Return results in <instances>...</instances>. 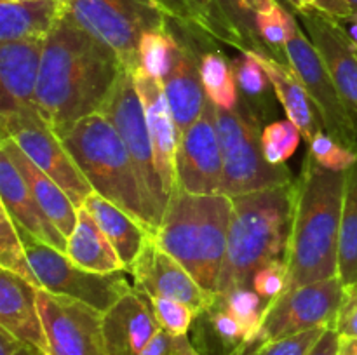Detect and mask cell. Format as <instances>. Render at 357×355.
I'll return each mask as SVG.
<instances>
[{
    "label": "cell",
    "mask_w": 357,
    "mask_h": 355,
    "mask_svg": "<svg viewBox=\"0 0 357 355\" xmlns=\"http://www.w3.org/2000/svg\"><path fill=\"white\" fill-rule=\"evenodd\" d=\"M122 70L108 45L63 14L44 42L38 113L63 138L77 122L100 111Z\"/></svg>",
    "instance_id": "cell-1"
},
{
    "label": "cell",
    "mask_w": 357,
    "mask_h": 355,
    "mask_svg": "<svg viewBox=\"0 0 357 355\" xmlns=\"http://www.w3.org/2000/svg\"><path fill=\"white\" fill-rule=\"evenodd\" d=\"M345 173L324 169L307 153L296 180L286 291L338 274Z\"/></svg>",
    "instance_id": "cell-2"
},
{
    "label": "cell",
    "mask_w": 357,
    "mask_h": 355,
    "mask_svg": "<svg viewBox=\"0 0 357 355\" xmlns=\"http://www.w3.org/2000/svg\"><path fill=\"white\" fill-rule=\"evenodd\" d=\"M296 181L284 187L232 197L227 253L216 294L251 285L258 268L288 261Z\"/></svg>",
    "instance_id": "cell-3"
},
{
    "label": "cell",
    "mask_w": 357,
    "mask_h": 355,
    "mask_svg": "<svg viewBox=\"0 0 357 355\" xmlns=\"http://www.w3.org/2000/svg\"><path fill=\"white\" fill-rule=\"evenodd\" d=\"M232 209V197L225 194L194 195L174 187L153 233L157 244L209 292L218 289Z\"/></svg>",
    "instance_id": "cell-4"
},
{
    "label": "cell",
    "mask_w": 357,
    "mask_h": 355,
    "mask_svg": "<svg viewBox=\"0 0 357 355\" xmlns=\"http://www.w3.org/2000/svg\"><path fill=\"white\" fill-rule=\"evenodd\" d=\"M61 139L93 190L155 233L132 160L112 122L93 113L77 122Z\"/></svg>",
    "instance_id": "cell-5"
},
{
    "label": "cell",
    "mask_w": 357,
    "mask_h": 355,
    "mask_svg": "<svg viewBox=\"0 0 357 355\" xmlns=\"http://www.w3.org/2000/svg\"><path fill=\"white\" fill-rule=\"evenodd\" d=\"M216 108V106H215ZM216 131L223 157V194L229 197L293 183L286 164L272 166L261 148L260 118L246 110L216 108Z\"/></svg>",
    "instance_id": "cell-6"
},
{
    "label": "cell",
    "mask_w": 357,
    "mask_h": 355,
    "mask_svg": "<svg viewBox=\"0 0 357 355\" xmlns=\"http://www.w3.org/2000/svg\"><path fill=\"white\" fill-rule=\"evenodd\" d=\"M63 14L112 49L128 72L139 68L138 49L146 31L160 30L167 16L153 0H61Z\"/></svg>",
    "instance_id": "cell-7"
},
{
    "label": "cell",
    "mask_w": 357,
    "mask_h": 355,
    "mask_svg": "<svg viewBox=\"0 0 357 355\" xmlns=\"http://www.w3.org/2000/svg\"><path fill=\"white\" fill-rule=\"evenodd\" d=\"M98 113L112 122V125L117 129L119 136L124 141L126 150L135 166L136 176H138L146 212H149L157 232L160 221H162L164 211L167 207V202H169V195L166 194V188H164L159 171L155 167L145 108H143L142 97L136 89L131 72L122 70L114 89L110 90L107 101Z\"/></svg>",
    "instance_id": "cell-8"
},
{
    "label": "cell",
    "mask_w": 357,
    "mask_h": 355,
    "mask_svg": "<svg viewBox=\"0 0 357 355\" xmlns=\"http://www.w3.org/2000/svg\"><path fill=\"white\" fill-rule=\"evenodd\" d=\"M14 226L23 240L28 261L40 289L86 303L101 313L112 308L132 289L126 278V271L94 274L84 270L77 267L66 253L54 249L17 223H14Z\"/></svg>",
    "instance_id": "cell-9"
},
{
    "label": "cell",
    "mask_w": 357,
    "mask_h": 355,
    "mask_svg": "<svg viewBox=\"0 0 357 355\" xmlns=\"http://www.w3.org/2000/svg\"><path fill=\"white\" fill-rule=\"evenodd\" d=\"M0 122L2 136L13 139L38 169L66 191L77 207H82L86 198L94 191L93 187L70 155L63 139L38 110L6 111L0 113Z\"/></svg>",
    "instance_id": "cell-10"
},
{
    "label": "cell",
    "mask_w": 357,
    "mask_h": 355,
    "mask_svg": "<svg viewBox=\"0 0 357 355\" xmlns=\"http://www.w3.org/2000/svg\"><path fill=\"white\" fill-rule=\"evenodd\" d=\"M342 294L344 282L338 275L286 291L265 310L257 340L265 343L314 327H335Z\"/></svg>",
    "instance_id": "cell-11"
},
{
    "label": "cell",
    "mask_w": 357,
    "mask_h": 355,
    "mask_svg": "<svg viewBox=\"0 0 357 355\" xmlns=\"http://www.w3.org/2000/svg\"><path fill=\"white\" fill-rule=\"evenodd\" d=\"M286 54L291 68L305 86L324 131L349 150L357 152V122L302 26L296 28L289 38Z\"/></svg>",
    "instance_id": "cell-12"
},
{
    "label": "cell",
    "mask_w": 357,
    "mask_h": 355,
    "mask_svg": "<svg viewBox=\"0 0 357 355\" xmlns=\"http://www.w3.org/2000/svg\"><path fill=\"white\" fill-rule=\"evenodd\" d=\"M167 26L173 33L174 47L169 72L162 79V84L180 139V136L197 120L204 108L206 93L201 79V58L204 49L199 44H202L209 35L169 17Z\"/></svg>",
    "instance_id": "cell-13"
},
{
    "label": "cell",
    "mask_w": 357,
    "mask_h": 355,
    "mask_svg": "<svg viewBox=\"0 0 357 355\" xmlns=\"http://www.w3.org/2000/svg\"><path fill=\"white\" fill-rule=\"evenodd\" d=\"M37 303L51 355H108L101 327L103 313L45 289L37 291Z\"/></svg>",
    "instance_id": "cell-14"
},
{
    "label": "cell",
    "mask_w": 357,
    "mask_h": 355,
    "mask_svg": "<svg viewBox=\"0 0 357 355\" xmlns=\"http://www.w3.org/2000/svg\"><path fill=\"white\" fill-rule=\"evenodd\" d=\"M176 187L194 195L223 194V157L216 131V108L208 96L197 120L178 139Z\"/></svg>",
    "instance_id": "cell-15"
},
{
    "label": "cell",
    "mask_w": 357,
    "mask_h": 355,
    "mask_svg": "<svg viewBox=\"0 0 357 355\" xmlns=\"http://www.w3.org/2000/svg\"><path fill=\"white\" fill-rule=\"evenodd\" d=\"M131 275L135 277L136 289L143 291L146 296L178 299L190 306L195 315L209 308L216 298V292H209L201 287V284L188 274L187 268L157 244L153 233L139 253Z\"/></svg>",
    "instance_id": "cell-16"
},
{
    "label": "cell",
    "mask_w": 357,
    "mask_h": 355,
    "mask_svg": "<svg viewBox=\"0 0 357 355\" xmlns=\"http://www.w3.org/2000/svg\"><path fill=\"white\" fill-rule=\"evenodd\" d=\"M300 21L305 26L310 42L323 59L338 93L344 97L357 122V49L342 24L319 14H303Z\"/></svg>",
    "instance_id": "cell-17"
},
{
    "label": "cell",
    "mask_w": 357,
    "mask_h": 355,
    "mask_svg": "<svg viewBox=\"0 0 357 355\" xmlns=\"http://www.w3.org/2000/svg\"><path fill=\"white\" fill-rule=\"evenodd\" d=\"M108 355H142L160 331L149 296L132 287L101 315Z\"/></svg>",
    "instance_id": "cell-18"
},
{
    "label": "cell",
    "mask_w": 357,
    "mask_h": 355,
    "mask_svg": "<svg viewBox=\"0 0 357 355\" xmlns=\"http://www.w3.org/2000/svg\"><path fill=\"white\" fill-rule=\"evenodd\" d=\"M135 86L142 97L145 108L146 124H149L150 139L155 157V167L162 180L166 194H173L176 187V152H178V131L174 124L173 111L167 103L166 90L160 79L146 75L142 70L132 73Z\"/></svg>",
    "instance_id": "cell-19"
},
{
    "label": "cell",
    "mask_w": 357,
    "mask_h": 355,
    "mask_svg": "<svg viewBox=\"0 0 357 355\" xmlns=\"http://www.w3.org/2000/svg\"><path fill=\"white\" fill-rule=\"evenodd\" d=\"M45 40L0 42V113L38 110L37 86Z\"/></svg>",
    "instance_id": "cell-20"
},
{
    "label": "cell",
    "mask_w": 357,
    "mask_h": 355,
    "mask_svg": "<svg viewBox=\"0 0 357 355\" xmlns=\"http://www.w3.org/2000/svg\"><path fill=\"white\" fill-rule=\"evenodd\" d=\"M33 284L13 271L0 270V327L26 347L51 355Z\"/></svg>",
    "instance_id": "cell-21"
},
{
    "label": "cell",
    "mask_w": 357,
    "mask_h": 355,
    "mask_svg": "<svg viewBox=\"0 0 357 355\" xmlns=\"http://www.w3.org/2000/svg\"><path fill=\"white\" fill-rule=\"evenodd\" d=\"M0 198L10 219L54 249L66 253L68 239L47 218L20 171L0 150Z\"/></svg>",
    "instance_id": "cell-22"
},
{
    "label": "cell",
    "mask_w": 357,
    "mask_h": 355,
    "mask_svg": "<svg viewBox=\"0 0 357 355\" xmlns=\"http://www.w3.org/2000/svg\"><path fill=\"white\" fill-rule=\"evenodd\" d=\"M0 150L6 153L14 164L21 176L24 178L26 184L30 187L31 194L37 198L40 207L47 214V218L58 226L59 232L68 239L73 233L77 226V219H79V207L72 202V198L66 195V191L56 183L52 178L42 169H38L26 155L23 150L16 145L10 138L2 136L0 141Z\"/></svg>",
    "instance_id": "cell-23"
},
{
    "label": "cell",
    "mask_w": 357,
    "mask_h": 355,
    "mask_svg": "<svg viewBox=\"0 0 357 355\" xmlns=\"http://www.w3.org/2000/svg\"><path fill=\"white\" fill-rule=\"evenodd\" d=\"M253 54L257 56L260 65L264 66L265 73L271 79L272 89H274L279 103L284 108L288 118L300 129L305 141L309 143L317 132L324 131V129L323 124H319V115H317L316 106H314L300 77L296 75L291 65L278 61L272 56L257 54V52H253Z\"/></svg>",
    "instance_id": "cell-24"
},
{
    "label": "cell",
    "mask_w": 357,
    "mask_h": 355,
    "mask_svg": "<svg viewBox=\"0 0 357 355\" xmlns=\"http://www.w3.org/2000/svg\"><path fill=\"white\" fill-rule=\"evenodd\" d=\"M82 207L93 216L98 226L103 230V233L108 237L112 246L115 247L117 254L121 256L126 271L131 274L132 267H135L136 260H138L139 253L143 251L152 232L146 230L143 225H139L124 209L101 197L98 191H93L86 198Z\"/></svg>",
    "instance_id": "cell-25"
},
{
    "label": "cell",
    "mask_w": 357,
    "mask_h": 355,
    "mask_svg": "<svg viewBox=\"0 0 357 355\" xmlns=\"http://www.w3.org/2000/svg\"><path fill=\"white\" fill-rule=\"evenodd\" d=\"M61 17V0H0V42L45 40Z\"/></svg>",
    "instance_id": "cell-26"
},
{
    "label": "cell",
    "mask_w": 357,
    "mask_h": 355,
    "mask_svg": "<svg viewBox=\"0 0 357 355\" xmlns=\"http://www.w3.org/2000/svg\"><path fill=\"white\" fill-rule=\"evenodd\" d=\"M66 256L87 271L94 274H114L126 271L124 263L115 247L98 226L93 216L84 207H79V219L66 244Z\"/></svg>",
    "instance_id": "cell-27"
},
{
    "label": "cell",
    "mask_w": 357,
    "mask_h": 355,
    "mask_svg": "<svg viewBox=\"0 0 357 355\" xmlns=\"http://www.w3.org/2000/svg\"><path fill=\"white\" fill-rule=\"evenodd\" d=\"M194 324V345L202 355H230L241 345L251 341L248 331L230 313L220 294L209 308L195 315Z\"/></svg>",
    "instance_id": "cell-28"
},
{
    "label": "cell",
    "mask_w": 357,
    "mask_h": 355,
    "mask_svg": "<svg viewBox=\"0 0 357 355\" xmlns=\"http://www.w3.org/2000/svg\"><path fill=\"white\" fill-rule=\"evenodd\" d=\"M169 19L195 28L211 38L234 45L232 33L227 26L216 0H153Z\"/></svg>",
    "instance_id": "cell-29"
},
{
    "label": "cell",
    "mask_w": 357,
    "mask_h": 355,
    "mask_svg": "<svg viewBox=\"0 0 357 355\" xmlns=\"http://www.w3.org/2000/svg\"><path fill=\"white\" fill-rule=\"evenodd\" d=\"M337 275L344 285L357 282V160L345 173Z\"/></svg>",
    "instance_id": "cell-30"
},
{
    "label": "cell",
    "mask_w": 357,
    "mask_h": 355,
    "mask_svg": "<svg viewBox=\"0 0 357 355\" xmlns=\"http://www.w3.org/2000/svg\"><path fill=\"white\" fill-rule=\"evenodd\" d=\"M201 79L204 93L216 108L236 110L239 104L236 73L232 61L218 49H206L201 58Z\"/></svg>",
    "instance_id": "cell-31"
},
{
    "label": "cell",
    "mask_w": 357,
    "mask_h": 355,
    "mask_svg": "<svg viewBox=\"0 0 357 355\" xmlns=\"http://www.w3.org/2000/svg\"><path fill=\"white\" fill-rule=\"evenodd\" d=\"M234 73H236V82L239 94H243L251 103L253 113L258 118L267 115L268 96H271V79L265 73L264 66L257 59L253 52H243L237 59L232 61Z\"/></svg>",
    "instance_id": "cell-32"
},
{
    "label": "cell",
    "mask_w": 357,
    "mask_h": 355,
    "mask_svg": "<svg viewBox=\"0 0 357 355\" xmlns=\"http://www.w3.org/2000/svg\"><path fill=\"white\" fill-rule=\"evenodd\" d=\"M298 26L300 24L295 14L286 9L279 0L272 9L257 14V28L261 40L267 45L272 58L286 63V65H289L286 45H288L289 38L293 37Z\"/></svg>",
    "instance_id": "cell-33"
},
{
    "label": "cell",
    "mask_w": 357,
    "mask_h": 355,
    "mask_svg": "<svg viewBox=\"0 0 357 355\" xmlns=\"http://www.w3.org/2000/svg\"><path fill=\"white\" fill-rule=\"evenodd\" d=\"M227 26L232 33L234 45L241 52H257L271 56L257 28V16L243 6L241 0H216Z\"/></svg>",
    "instance_id": "cell-34"
},
{
    "label": "cell",
    "mask_w": 357,
    "mask_h": 355,
    "mask_svg": "<svg viewBox=\"0 0 357 355\" xmlns=\"http://www.w3.org/2000/svg\"><path fill=\"white\" fill-rule=\"evenodd\" d=\"M0 267H2V270L20 275L24 281L40 289V284H38L37 277L30 267V261H28L23 240H21L9 212L6 211L3 205H0Z\"/></svg>",
    "instance_id": "cell-35"
},
{
    "label": "cell",
    "mask_w": 357,
    "mask_h": 355,
    "mask_svg": "<svg viewBox=\"0 0 357 355\" xmlns=\"http://www.w3.org/2000/svg\"><path fill=\"white\" fill-rule=\"evenodd\" d=\"M173 47L174 38L167 24L160 30L146 31L142 37V42H139L138 70L145 72L146 75L162 80L169 72Z\"/></svg>",
    "instance_id": "cell-36"
},
{
    "label": "cell",
    "mask_w": 357,
    "mask_h": 355,
    "mask_svg": "<svg viewBox=\"0 0 357 355\" xmlns=\"http://www.w3.org/2000/svg\"><path fill=\"white\" fill-rule=\"evenodd\" d=\"M302 132L289 118H279L261 131V148L268 164L282 166L296 152Z\"/></svg>",
    "instance_id": "cell-37"
},
{
    "label": "cell",
    "mask_w": 357,
    "mask_h": 355,
    "mask_svg": "<svg viewBox=\"0 0 357 355\" xmlns=\"http://www.w3.org/2000/svg\"><path fill=\"white\" fill-rule=\"evenodd\" d=\"M222 298L223 301H225L227 308L230 310V313L243 324L244 329H246L248 334L251 336V340H255L261 327L265 310L268 308L264 303V299L258 296V292L255 291L251 285L234 289L232 292L222 296Z\"/></svg>",
    "instance_id": "cell-38"
},
{
    "label": "cell",
    "mask_w": 357,
    "mask_h": 355,
    "mask_svg": "<svg viewBox=\"0 0 357 355\" xmlns=\"http://www.w3.org/2000/svg\"><path fill=\"white\" fill-rule=\"evenodd\" d=\"M309 153L321 167L330 171L345 173L351 169L357 160V152L331 138L326 131H319L309 143Z\"/></svg>",
    "instance_id": "cell-39"
},
{
    "label": "cell",
    "mask_w": 357,
    "mask_h": 355,
    "mask_svg": "<svg viewBox=\"0 0 357 355\" xmlns=\"http://www.w3.org/2000/svg\"><path fill=\"white\" fill-rule=\"evenodd\" d=\"M155 319L160 329L169 334H187L195 320V312L185 303L164 296H149Z\"/></svg>",
    "instance_id": "cell-40"
},
{
    "label": "cell",
    "mask_w": 357,
    "mask_h": 355,
    "mask_svg": "<svg viewBox=\"0 0 357 355\" xmlns=\"http://www.w3.org/2000/svg\"><path fill=\"white\" fill-rule=\"evenodd\" d=\"M286 285H288V261H272L258 268L251 281V287L258 292L267 306L284 294Z\"/></svg>",
    "instance_id": "cell-41"
},
{
    "label": "cell",
    "mask_w": 357,
    "mask_h": 355,
    "mask_svg": "<svg viewBox=\"0 0 357 355\" xmlns=\"http://www.w3.org/2000/svg\"><path fill=\"white\" fill-rule=\"evenodd\" d=\"M326 329H330V327H314V329L305 331V333L265 341V343L260 345L257 355H309V352L321 340V336L326 333Z\"/></svg>",
    "instance_id": "cell-42"
},
{
    "label": "cell",
    "mask_w": 357,
    "mask_h": 355,
    "mask_svg": "<svg viewBox=\"0 0 357 355\" xmlns=\"http://www.w3.org/2000/svg\"><path fill=\"white\" fill-rule=\"evenodd\" d=\"M288 3L298 16L303 14H319L333 21H344L354 14L345 0H282Z\"/></svg>",
    "instance_id": "cell-43"
},
{
    "label": "cell",
    "mask_w": 357,
    "mask_h": 355,
    "mask_svg": "<svg viewBox=\"0 0 357 355\" xmlns=\"http://www.w3.org/2000/svg\"><path fill=\"white\" fill-rule=\"evenodd\" d=\"M142 355H202L187 334H169L160 329Z\"/></svg>",
    "instance_id": "cell-44"
},
{
    "label": "cell",
    "mask_w": 357,
    "mask_h": 355,
    "mask_svg": "<svg viewBox=\"0 0 357 355\" xmlns=\"http://www.w3.org/2000/svg\"><path fill=\"white\" fill-rule=\"evenodd\" d=\"M333 329L337 331L338 336L357 338V282L344 285V294Z\"/></svg>",
    "instance_id": "cell-45"
},
{
    "label": "cell",
    "mask_w": 357,
    "mask_h": 355,
    "mask_svg": "<svg viewBox=\"0 0 357 355\" xmlns=\"http://www.w3.org/2000/svg\"><path fill=\"white\" fill-rule=\"evenodd\" d=\"M338 333L335 329H326L321 340L314 345L309 355H338Z\"/></svg>",
    "instance_id": "cell-46"
},
{
    "label": "cell",
    "mask_w": 357,
    "mask_h": 355,
    "mask_svg": "<svg viewBox=\"0 0 357 355\" xmlns=\"http://www.w3.org/2000/svg\"><path fill=\"white\" fill-rule=\"evenodd\" d=\"M21 347H23V343L16 336L0 327V355H14Z\"/></svg>",
    "instance_id": "cell-47"
},
{
    "label": "cell",
    "mask_w": 357,
    "mask_h": 355,
    "mask_svg": "<svg viewBox=\"0 0 357 355\" xmlns=\"http://www.w3.org/2000/svg\"><path fill=\"white\" fill-rule=\"evenodd\" d=\"M241 2H243V6L246 7L250 13H253L255 16H257V14L272 9L278 0H241Z\"/></svg>",
    "instance_id": "cell-48"
},
{
    "label": "cell",
    "mask_w": 357,
    "mask_h": 355,
    "mask_svg": "<svg viewBox=\"0 0 357 355\" xmlns=\"http://www.w3.org/2000/svg\"><path fill=\"white\" fill-rule=\"evenodd\" d=\"M338 355H357V338H338Z\"/></svg>",
    "instance_id": "cell-49"
},
{
    "label": "cell",
    "mask_w": 357,
    "mask_h": 355,
    "mask_svg": "<svg viewBox=\"0 0 357 355\" xmlns=\"http://www.w3.org/2000/svg\"><path fill=\"white\" fill-rule=\"evenodd\" d=\"M338 23L342 24V28L345 30V33L349 35V38L352 40V44L357 47V14H352L351 17H347V19H344V21H338Z\"/></svg>",
    "instance_id": "cell-50"
},
{
    "label": "cell",
    "mask_w": 357,
    "mask_h": 355,
    "mask_svg": "<svg viewBox=\"0 0 357 355\" xmlns=\"http://www.w3.org/2000/svg\"><path fill=\"white\" fill-rule=\"evenodd\" d=\"M260 345H261V341H258L257 338H255V340H251V341H248V343L241 345V347L237 348V350H234L230 355H257Z\"/></svg>",
    "instance_id": "cell-51"
},
{
    "label": "cell",
    "mask_w": 357,
    "mask_h": 355,
    "mask_svg": "<svg viewBox=\"0 0 357 355\" xmlns=\"http://www.w3.org/2000/svg\"><path fill=\"white\" fill-rule=\"evenodd\" d=\"M14 355H42V354H38V352L33 350V348H30V347H26V345H23V347H21L20 350H17Z\"/></svg>",
    "instance_id": "cell-52"
},
{
    "label": "cell",
    "mask_w": 357,
    "mask_h": 355,
    "mask_svg": "<svg viewBox=\"0 0 357 355\" xmlns=\"http://www.w3.org/2000/svg\"><path fill=\"white\" fill-rule=\"evenodd\" d=\"M345 2H347L349 6H351V9L354 10V14H357V0H345Z\"/></svg>",
    "instance_id": "cell-53"
},
{
    "label": "cell",
    "mask_w": 357,
    "mask_h": 355,
    "mask_svg": "<svg viewBox=\"0 0 357 355\" xmlns=\"http://www.w3.org/2000/svg\"><path fill=\"white\" fill-rule=\"evenodd\" d=\"M356 49H357V47H356Z\"/></svg>",
    "instance_id": "cell-54"
}]
</instances>
